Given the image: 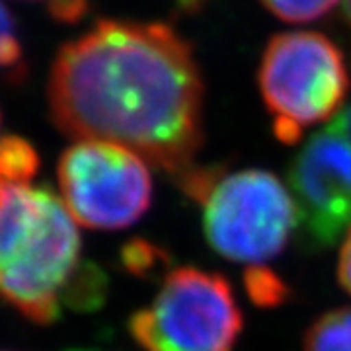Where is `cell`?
<instances>
[{"label": "cell", "instance_id": "1", "mask_svg": "<svg viewBox=\"0 0 351 351\" xmlns=\"http://www.w3.org/2000/svg\"><path fill=\"white\" fill-rule=\"evenodd\" d=\"M47 100L76 141H108L178 182L203 145V84L193 51L172 27L100 20L61 47Z\"/></svg>", "mask_w": 351, "mask_h": 351}, {"label": "cell", "instance_id": "2", "mask_svg": "<svg viewBox=\"0 0 351 351\" xmlns=\"http://www.w3.org/2000/svg\"><path fill=\"white\" fill-rule=\"evenodd\" d=\"M104 276L82 260L78 223L55 191L0 184V301L36 324H53L64 308H92Z\"/></svg>", "mask_w": 351, "mask_h": 351}, {"label": "cell", "instance_id": "3", "mask_svg": "<svg viewBox=\"0 0 351 351\" xmlns=\"http://www.w3.org/2000/svg\"><path fill=\"white\" fill-rule=\"evenodd\" d=\"M178 184L199 201L207 242L230 262L274 260L297 226L291 193L265 170L215 174L195 168Z\"/></svg>", "mask_w": 351, "mask_h": 351}, {"label": "cell", "instance_id": "4", "mask_svg": "<svg viewBox=\"0 0 351 351\" xmlns=\"http://www.w3.org/2000/svg\"><path fill=\"white\" fill-rule=\"evenodd\" d=\"M350 82L341 51L322 34H279L263 51L260 90L283 143L299 141L306 127L338 112Z\"/></svg>", "mask_w": 351, "mask_h": 351}, {"label": "cell", "instance_id": "5", "mask_svg": "<svg viewBox=\"0 0 351 351\" xmlns=\"http://www.w3.org/2000/svg\"><path fill=\"white\" fill-rule=\"evenodd\" d=\"M240 330L242 313L228 281L189 265L170 271L151 304L129 320L145 351H232Z\"/></svg>", "mask_w": 351, "mask_h": 351}, {"label": "cell", "instance_id": "6", "mask_svg": "<svg viewBox=\"0 0 351 351\" xmlns=\"http://www.w3.org/2000/svg\"><path fill=\"white\" fill-rule=\"evenodd\" d=\"M57 178L69 213L88 228H125L151 207L147 162L115 143L76 141L61 154Z\"/></svg>", "mask_w": 351, "mask_h": 351}, {"label": "cell", "instance_id": "7", "mask_svg": "<svg viewBox=\"0 0 351 351\" xmlns=\"http://www.w3.org/2000/svg\"><path fill=\"white\" fill-rule=\"evenodd\" d=\"M297 226L306 248H330L351 226V145L334 131L316 133L289 166Z\"/></svg>", "mask_w": 351, "mask_h": 351}, {"label": "cell", "instance_id": "8", "mask_svg": "<svg viewBox=\"0 0 351 351\" xmlns=\"http://www.w3.org/2000/svg\"><path fill=\"white\" fill-rule=\"evenodd\" d=\"M304 351H351V306L318 316L304 336Z\"/></svg>", "mask_w": 351, "mask_h": 351}, {"label": "cell", "instance_id": "9", "mask_svg": "<svg viewBox=\"0 0 351 351\" xmlns=\"http://www.w3.org/2000/svg\"><path fill=\"white\" fill-rule=\"evenodd\" d=\"M27 59L12 12L0 0V80L20 84L27 78Z\"/></svg>", "mask_w": 351, "mask_h": 351}, {"label": "cell", "instance_id": "10", "mask_svg": "<svg viewBox=\"0 0 351 351\" xmlns=\"http://www.w3.org/2000/svg\"><path fill=\"white\" fill-rule=\"evenodd\" d=\"M38 170L39 154L25 138H0V184H27Z\"/></svg>", "mask_w": 351, "mask_h": 351}, {"label": "cell", "instance_id": "11", "mask_svg": "<svg viewBox=\"0 0 351 351\" xmlns=\"http://www.w3.org/2000/svg\"><path fill=\"white\" fill-rule=\"evenodd\" d=\"M269 12L287 22H311L328 14L339 0H262Z\"/></svg>", "mask_w": 351, "mask_h": 351}, {"label": "cell", "instance_id": "12", "mask_svg": "<svg viewBox=\"0 0 351 351\" xmlns=\"http://www.w3.org/2000/svg\"><path fill=\"white\" fill-rule=\"evenodd\" d=\"M24 2L41 4L49 12V16L63 24H76L88 12V0H24Z\"/></svg>", "mask_w": 351, "mask_h": 351}, {"label": "cell", "instance_id": "13", "mask_svg": "<svg viewBox=\"0 0 351 351\" xmlns=\"http://www.w3.org/2000/svg\"><path fill=\"white\" fill-rule=\"evenodd\" d=\"M248 287H250L252 295H254L258 301H267L269 304H274V302L279 301V299L283 297V293H285L281 281L276 279L271 271L258 269V267L248 276Z\"/></svg>", "mask_w": 351, "mask_h": 351}, {"label": "cell", "instance_id": "14", "mask_svg": "<svg viewBox=\"0 0 351 351\" xmlns=\"http://www.w3.org/2000/svg\"><path fill=\"white\" fill-rule=\"evenodd\" d=\"M338 279L339 283H341V287L351 295V226L348 237H346L343 244H341V252H339Z\"/></svg>", "mask_w": 351, "mask_h": 351}, {"label": "cell", "instance_id": "15", "mask_svg": "<svg viewBox=\"0 0 351 351\" xmlns=\"http://www.w3.org/2000/svg\"><path fill=\"white\" fill-rule=\"evenodd\" d=\"M330 131H334L336 135L339 137H343L348 143L351 145V104L350 106H346L341 112L330 121V125H328Z\"/></svg>", "mask_w": 351, "mask_h": 351}, {"label": "cell", "instance_id": "16", "mask_svg": "<svg viewBox=\"0 0 351 351\" xmlns=\"http://www.w3.org/2000/svg\"><path fill=\"white\" fill-rule=\"evenodd\" d=\"M343 20L351 32V0H343Z\"/></svg>", "mask_w": 351, "mask_h": 351}, {"label": "cell", "instance_id": "17", "mask_svg": "<svg viewBox=\"0 0 351 351\" xmlns=\"http://www.w3.org/2000/svg\"><path fill=\"white\" fill-rule=\"evenodd\" d=\"M180 4H184V6H189V8H193L195 4H199L201 0H178Z\"/></svg>", "mask_w": 351, "mask_h": 351}, {"label": "cell", "instance_id": "18", "mask_svg": "<svg viewBox=\"0 0 351 351\" xmlns=\"http://www.w3.org/2000/svg\"><path fill=\"white\" fill-rule=\"evenodd\" d=\"M0 351H2V350H0Z\"/></svg>", "mask_w": 351, "mask_h": 351}]
</instances>
